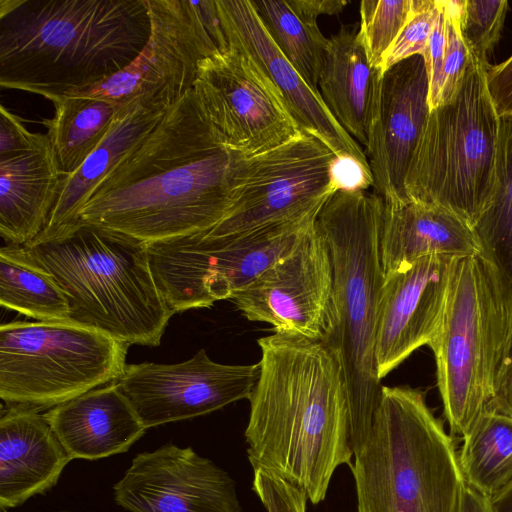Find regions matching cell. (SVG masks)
Returning a JSON list of instances; mask_svg holds the SVG:
<instances>
[{
	"label": "cell",
	"instance_id": "cell-26",
	"mask_svg": "<svg viewBox=\"0 0 512 512\" xmlns=\"http://www.w3.org/2000/svg\"><path fill=\"white\" fill-rule=\"evenodd\" d=\"M472 229L512 320V116L500 117L493 190Z\"/></svg>",
	"mask_w": 512,
	"mask_h": 512
},
{
	"label": "cell",
	"instance_id": "cell-20",
	"mask_svg": "<svg viewBox=\"0 0 512 512\" xmlns=\"http://www.w3.org/2000/svg\"><path fill=\"white\" fill-rule=\"evenodd\" d=\"M72 459L44 414L6 406L0 417V509L24 504L50 491Z\"/></svg>",
	"mask_w": 512,
	"mask_h": 512
},
{
	"label": "cell",
	"instance_id": "cell-34",
	"mask_svg": "<svg viewBox=\"0 0 512 512\" xmlns=\"http://www.w3.org/2000/svg\"><path fill=\"white\" fill-rule=\"evenodd\" d=\"M461 5L460 0L444 1L446 43L439 105L453 96L472 59L460 34Z\"/></svg>",
	"mask_w": 512,
	"mask_h": 512
},
{
	"label": "cell",
	"instance_id": "cell-39",
	"mask_svg": "<svg viewBox=\"0 0 512 512\" xmlns=\"http://www.w3.org/2000/svg\"><path fill=\"white\" fill-rule=\"evenodd\" d=\"M493 403L512 412V325Z\"/></svg>",
	"mask_w": 512,
	"mask_h": 512
},
{
	"label": "cell",
	"instance_id": "cell-31",
	"mask_svg": "<svg viewBox=\"0 0 512 512\" xmlns=\"http://www.w3.org/2000/svg\"><path fill=\"white\" fill-rule=\"evenodd\" d=\"M412 0H363L360 3L359 39L369 63L377 70L407 23Z\"/></svg>",
	"mask_w": 512,
	"mask_h": 512
},
{
	"label": "cell",
	"instance_id": "cell-36",
	"mask_svg": "<svg viewBox=\"0 0 512 512\" xmlns=\"http://www.w3.org/2000/svg\"><path fill=\"white\" fill-rule=\"evenodd\" d=\"M445 43V6L444 1L439 0V12L429 37L427 55L424 58L429 76V105L431 109L440 103Z\"/></svg>",
	"mask_w": 512,
	"mask_h": 512
},
{
	"label": "cell",
	"instance_id": "cell-17",
	"mask_svg": "<svg viewBox=\"0 0 512 512\" xmlns=\"http://www.w3.org/2000/svg\"><path fill=\"white\" fill-rule=\"evenodd\" d=\"M430 111L429 76L421 55L402 60L381 75L365 153L372 186L385 202L409 200L406 175Z\"/></svg>",
	"mask_w": 512,
	"mask_h": 512
},
{
	"label": "cell",
	"instance_id": "cell-18",
	"mask_svg": "<svg viewBox=\"0 0 512 512\" xmlns=\"http://www.w3.org/2000/svg\"><path fill=\"white\" fill-rule=\"evenodd\" d=\"M216 6L229 48L249 58L269 79L301 131L320 138L339 158L357 163L371 176L362 147L335 120L320 92L281 52L251 0H216Z\"/></svg>",
	"mask_w": 512,
	"mask_h": 512
},
{
	"label": "cell",
	"instance_id": "cell-35",
	"mask_svg": "<svg viewBox=\"0 0 512 512\" xmlns=\"http://www.w3.org/2000/svg\"><path fill=\"white\" fill-rule=\"evenodd\" d=\"M252 487L266 512H306L305 492L273 472L255 469Z\"/></svg>",
	"mask_w": 512,
	"mask_h": 512
},
{
	"label": "cell",
	"instance_id": "cell-38",
	"mask_svg": "<svg viewBox=\"0 0 512 512\" xmlns=\"http://www.w3.org/2000/svg\"><path fill=\"white\" fill-rule=\"evenodd\" d=\"M487 88L499 117L512 116V55L501 64L488 65Z\"/></svg>",
	"mask_w": 512,
	"mask_h": 512
},
{
	"label": "cell",
	"instance_id": "cell-3",
	"mask_svg": "<svg viewBox=\"0 0 512 512\" xmlns=\"http://www.w3.org/2000/svg\"><path fill=\"white\" fill-rule=\"evenodd\" d=\"M149 35L145 0H0V85L53 103L124 69Z\"/></svg>",
	"mask_w": 512,
	"mask_h": 512
},
{
	"label": "cell",
	"instance_id": "cell-2",
	"mask_svg": "<svg viewBox=\"0 0 512 512\" xmlns=\"http://www.w3.org/2000/svg\"><path fill=\"white\" fill-rule=\"evenodd\" d=\"M257 342L260 375L244 433L248 460L319 504L336 469L354 456L341 368L319 340L274 332Z\"/></svg>",
	"mask_w": 512,
	"mask_h": 512
},
{
	"label": "cell",
	"instance_id": "cell-13",
	"mask_svg": "<svg viewBox=\"0 0 512 512\" xmlns=\"http://www.w3.org/2000/svg\"><path fill=\"white\" fill-rule=\"evenodd\" d=\"M193 90L225 146L239 154L267 151L303 132L274 85L235 49L201 60Z\"/></svg>",
	"mask_w": 512,
	"mask_h": 512
},
{
	"label": "cell",
	"instance_id": "cell-10",
	"mask_svg": "<svg viewBox=\"0 0 512 512\" xmlns=\"http://www.w3.org/2000/svg\"><path fill=\"white\" fill-rule=\"evenodd\" d=\"M319 211L231 236L198 232L147 244L158 290L174 313L231 299L286 255Z\"/></svg>",
	"mask_w": 512,
	"mask_h": 512
},
{
	"label": "cell",
	"instance_id": "cell-11",
	"mask_svg": "<svg viewBox=\"0 0 512 512\" xmlns=\"http://www.w3.org/2000/svg\"><path fill=\"white\" fill-rule=\"evenodd\" d=\"M150 35L140 54L107 79L65 96L123 106L137 98L172 105L193 89L199 62L229 49L216 0H145Z\"/></svg>",
	"mask_w": 512,
	"mask_h": 512
},
{
	"label": "cell",
	"instance_id": "cell-41",
	"mask_svg": "<svg viewBox=\"0 0 512 512\" xmlns=\"http://www.w3.org/2000/svg\"><path fill=\"white\" fill-rule=\"evenodd\" d=\"M458 512H492V509L489 499L466 483Z\"/></svg>",
	"mask_w": 512,
	"mask_h": 512
},
{
	"label": "cell",
	"instance_id": "cell-22",
	"mask_svg": "<svg viewBox=\"0 0 512 512\" xmlns=\"http://www.w3.org/2000/svg\"><path fill=\"white\" fill-rule=\"evenodd\" d=\"M63 178L47 133L34 147L0 157V235L7 244L22 246L41 233Z\"/></svg>",
	"mask_w": 512,
	"mask_h": 512
},
{
	"label": "cell",
	"instance_id": "cell-1",
	"mask_svg": "<svg viewBox=\"0 0 512 512\" xmlns=\"http://www.w3.org/2000/svg\"><path fill=\"white\" fill-rule=\"evenodd\" d=\"M238 155L191 89L97 185L79 221L146 244L209 230L232 208Z\"/></svg>",
	"mask_w": 512,
	"mask_h": 512
},
{
	"label": "cell",
	"instance_id": "cell-23",
	"mask_svg": "<svg viewBox=\"0 0 512 512\" xmlns=\"http://www.w3.org/2000/svg\"><path fill=\"white\" fill-rule=\"evenodd\" d=\"M433 254L481 255L471 224L436 205L414 200L385 202L381 233L384 276Z\"/></svg>",
	"mask_w": 512,
	"mask_h": 512
},
{
	"label": "cell",
	"instance_id": "cell-9",
	"mask_svg": "<svg viewBox=\"0 0 512 512\" xmlns=\"http://www.w3.org/2000/svg\"><path fill=\"white\" fill-rule=\"evenodd\" d=\"M129 345L72 321L0 327V397L6 406L51 409L117 382Z\"/></svg>",
	"mask_w": 512,
	"mask_h": 512
},
{
	"label": "cell",
	"instance_id": "cell-42",
	"mask_svg": "<svg viewBox=\"0 0 512 512\" xmlns=\"http://www.w3.org/2000/svg\"><path fill=\"white\" fill-rule=\"evenodd\" d=\"M489 502L492 512H512V480Z\"/></svg>",
	"mask_w": 512,
	"mask_h": 512
},
{
	"label": "cell",
	"instance_id": "cell-28",
	"mask_svg": "<svg viewBox=\"0 0 512 512\" xmlns=\"http://www.w3.org/2000/svg\"><path fill=\"white\" fill-rule=\"evenodd\" d=\"M53 105V117L42 124L65 176L75 172L101 143L124 105L89 96H63Z\"/></svg>",
	"mask_w": 512,
	"mask_h": 512
},
{
	"label": "cell",
	"instance_id": "cell-4",
	"mask_svg": "<svg viewBox=\"0 0 512 512\" xmlns=\"http://www.w3.org/2000/svg\"><path fill=\"white\" fill-rule=\"evenodd\" d=\"M384 208V199L375 192L342 187L328 197L316 217L333 271L329 318L320 341L342 371L354 454L370 434L383 387L376 374L375 332L384 281Z\"/></svg>",
	"mask_w": 512,
	"mask_h": 512
},
{
	"label": "cell",
	"instance_id": "cell-40",
	"mask_svg": "<svg viewBox=\"0 0 512 512\" xmlns=\"http://www.w3.org/2000/svg\"><path fill=\"white\" fill-rule=\"evenodd\" d=\"M292 7L305 19L316 21L322 15L340 13L349 3L346 0H289Z\"/></svg>",
	"mask_w": 512,
	"mask_h": 512
},
{
	"label": "cell",
	"instance_id": "cell-30",
	"mask_svg": "<svg viewBox=\"0 0 512 512\" xmlns=\"http://www.w3.org/2000/svg\"><path fill=\"white\" fill-rule=\"evenodd\" d=\"M251 2L281 52L303 79L318 90L328 38L322 34L317 22L302 17L289 0Z\"/></svg>",
	"mask_w": 512,
	"mask_h": 512
},
{
	"label": "cell",
	"instance_id": "cell-24",
	"mask_svg": "<svg viewBox=\"0 0 512 512\" xmlns=\"http://www.w3.org/2000/svg\"><path fill=\"white\" fill-rule=\"evenodd\" d=\"M170 106L142 98L125 104L96 149L75 172L64 176L48 221L33 240L51 239L77 225L93 190L126 153L153 130Z\"/></svg>",
	"mask_w": 512,
	"mask_h": 512
},
{
	"label": "cell",
	"instance_id": "cell-43",
	"mask_svg": "<svg viewBox=\"0 0 512 512\" xmlns=\"http://www.w3.org/2000/svg\"><path fill=\"white\" fill-rule=\"evenodd\" d=\"M62 512H68V511H62Z\"/></svg>",
	"mask_w": 512,
	"mask_h": 512
},
{
	"label": "cell",
	"instance_id": "cell-5",
	"mask_svg": "<svg viewBox=\"0 0 512 512\" xmlns=\"http://www.w3.org/2000/svg\"><path fill=\"white\" fill-rule=\"evenodd\" d=\"M22 246L65 292L72 322L128 345H160L174 312L156 286L145 242L79 222Z\"/></svg>",
	"mask_w": 512,
	"mask_h": 512
},
{
	"label": "cell",
	"instance_id": "cell-29",
	"mask_svg": "<svg viewBox=\"0 0 512 512\" xmlns=\"http://www.w3.org/2000/svg\"><path fill=\"white\" fill-rule=\"evenodd\" d=\"M0 303L37 321H71L65 292L23 246L0 249Z\"/></svg>",
	"mask_w": 512,
	"mask_h": 512
},
{
	"label": "cell",
	"instance_id": "cell-21",
	"mask_svg": "<svg viewBox=\"0 0 512 512\" xmlns=\"http://www.w3.org/2000/svg\"><path fill=\"white\" fill-rule=\"evenodd\" d=\"M44 416L71 459L124 453L147 430L117 382L48 409Z\"/></svg>",
	"mask_w": 512,
	"mask_h": 512
},
{
	"label": "cell",
	"instance_id": "cell-37",
	"mask_svg": "<svg viewBox=\"0 0 512 512\" xmlns=\"http://www.w3.org/2000/svg\"><path fill=\"white\" fill-rule=\"evenodd\" d=\"M43 133L30 132L22 118L0 107V157L20 153L34 147Z\"/></svg>",
	"mask_w": 512,
	"mask_h": 512
},
{
	"label": "cell",
	"instance_id": "cell-27",
	"mask_svg": "<svg viewBox=\"0 0 512 512\" xmlns=\"http://www.w3.org/2000/svg\"><path fill=\"white\" fill-rule=\"evenodd\" d=\"M462 438L465 482L491 499L512 480V412L492 403Z\"/></svg>",
	"mask_w": 512,
	"mask_h": 512
},
{
	"label": "cell",
	"instance_id": "cell-33",
	"mask_svg": "<svg viewBox=\"0 0 512 512\" xmlns=\"http://www.w3.org/2000/svg\"><path fill=\"white\" fill-rule=\"evenodd\" d=\"M438 12L439 0H412L410 17L385 55L379 70L381 74L411 56L426 57L429 37Z\"/></svg>",
	"mask_w": 512,
	"mask_h": 512
},
{
	"label": "cell",
	"instance_id": "cell-16",
	"mask_svg": "<svg viewBox=\"0 0 512 512\" xmlns=\"http://www.w3.org/2000/svg\"><path fill=\"white\" fill-rule=\"evenodd\" d=\"M113 495L128 512H242L230 474L192 447L173 443L138 453Z\"/></svg>",
	"mask_w": 512,
	"mask_h": 512
},
{
	"label": "cell",
	"instance_id": "cell-6",
	"mask_svg": "<svg viewBox=\"0 0 512 512\" xmlns=\"http://www.w3.org/2000/svg\"><path fill=\"white\" fill-rule=\"evenodd\" d=\"M350 468L357 512H458V452L424 393L382 387L370 434Z\"/></svg>",
	"mask_w": 512,
	"mask_h": 512
},
{
	"label": "cell",
	"instance_id": "cell-19",
	"mask_svg": "<svg viewBox=\"0 0 512 512\" xmlns=\"http://www.w3.org/2000/svg\"><path fill=\"white\" fill-rule=\"evenodd\" d=\"M456 258L428 255L384 276L375 332V365L380 381L436 336Z\"/></svg>",
	"mask_w": 512,
	"mask_h": 512
},
{
	"label": "cell",
	"instance_id": "cell-8",
	"mask_svg": "<svg viewBox=\"0 0 512 512\" xmlns=\"http://www.w3.org/2000/svg\"><path fill=\"white\" fill-rule=\"evenodd\" d=\"M485 69L472 58L453 96L431 109L405 180L409 200L445 208L471 226L493 190L500 133Z\"/></svg>",
	"mask_w": 512,
	"mask_h": 512
},
{
	"label": "cell",
	"instance_id": "cell-32",
	"mask_svg": "<svg viewBox=\"0 0 512 512\" xmlns=\"http://www.w3.org/2000/svg\"><path fill=\"white\" fill-rule=\"evenodd\" d=\"M508 10L506 0H463L460 34L474 60L487 67L488 54L500 39Z\"/></svg>",
	"mask_w": 512,
	"mask_h": 512
},
{
	"label": "cell",
	"instance_id": "cell-14",
	"mask_svg": "<svg viewBox=\"0 0 512 512\" xmlns=\"http://www.w3.org/2000/svg\"><path fill=\"white\" fill-rule=\"evenodd\" d=\"M259 375V362L222 364L200 349L181 363L127 364L117 383L148 429L249 400Z\"/></svg>",
	"mask_w": 512,
	"mask_h": 512
},
{
	"label": "cell",
	"instance_id": "cell-25",
	"mask_svg": "<svg viewBox=\"0 0 512 512\" xmlns=\"http://www.w3.org/2000/svg\"><path fill=\"white\" fill-rule=\"evenodd\" d=\"M381 75L369 63L356 29L342 25L328 38L318 90L335 120L365 148Z\"/></svg>",
	"mask_w": 512,
	"mask_h": 512
},
{
	"label": "cell",
	"instance_id": "cell-12",
	"mask_svg": "<svg viewBox=\"0 0 512 512\" xmlns=\"http://www.w3.org/2000/svg\"><path fill=\"white\" fill-rule=\"evenodd\" d=\"M341 158L320 138L301 132L254 154H239L232 180L233 205L210 236L241 234L271 223L319 211L340 187Z\"/></svg>",
	"mask_w": 512,
	"mask_h": 512
},
{
	"label": "cell",
	"instance_id": "cell-15",
	"mask_svg": "<svg viewBox=\"0 0 512 512\" xmlns=\"http://www.w3.org/2000/svg\"><path fill=\"white\" fill-rule=\"evenodd\" d=\"M333 271L316 220L297 244L230 300L250 321L275 333L321 340L329 318Z\"/></svg>",
	"mask_w": 512,
	"mask_h": 512
},
{
	"label": "cell",
	"instance_id": "cell-7",
	"mask_svg": "<svg viewBox=\"0 0 512 512\" xmlns=\"http://www.w3.org/2000/svg\"><path fill=\"white\" fill-rule=\"evenodd\" d=\"M511 325L488 262L480 254L457 257L442 321L428 345L451 434L463 437L493 403Z\"/></svg>",
	"mask_w": 512,
	"mask_h": 512
}]
</instances>
